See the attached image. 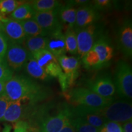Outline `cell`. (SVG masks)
I'll return each mask as SVG.
<instances>
[{
  "label": "cell",
  "instance_id": "obj_16",
  "mask_svg": "<svg viewBox=\"0 0 132 132\" xmlns=\"http://www.w3.org/2000/svg\"><path fill=\"white\" fill-rule=\"evenodd\" d=\"M48 42L46 49L52 53L57 59L65 54V44L64 34L62 29L51 33L47 36Z\"/></svg>",
  "mask_w": 132,
  "mask_h": 132
},
{
  "label": "cell",
  "instance_id": "obj_14",
  "mask_svg": "<svg viewBox=\"0 0 132 132\" xmlns=\"http://www.w3.org/2000/svg\"><path fill=\"white\" fill-rule=\"evenodd\" d=\"M118 46L125 56H132V25L130 20H125L118 32Z\"/></svg>",
  "mask_w": 132,
  "mask_h": 132
},
{
  "label": "cell",
  "instance_id": "obj_26",
  "mask_svg": "<svg viewBox=\"0 0 132 132\" xmlns=\"http://www.w3.org/2000/svg\"><path fill=\"white\" fill-rule=\"evenodd\" d=\"M78 72L66 74L62 72L57 77L62 91L65 93V92L72 89V87L75 85V81L78 78Z\"/></svg>",
  "mask_w": 132,
  "mask_h": 132
},
{
  "label": "cell",
  "instance_id": "obj_18",
  "mask_svg": "<svg viewBox=\"0 0 132 132\" xmlns=\"http://www.w3.org/2000/svg\"><path fill=\"white\" fill-rule=\"evenodd\" d=\"M24 72L29 77L44 81H48L52 78L46 73L44 69L38 65L35 59L30 57L24 66Z\"/></svg>",
  "mask_w": 132,
  "mask_h": 132
},
{
  "label": "cell",
  "instance_id": "obj_25",
  "mask_svg": "<svg viewBox=\"0 0 132 132\" xmlns=\"http://www.w3.org/2000/svg\"><path fill=\"white\" fill-rule=\"evenodd\" d=\"M65 51L72 54H78L77 34L74 29H69L64 33Z\"/></svg>",
  "mask_w": 132,
  "mask_h": 132
},
{
  "label": "cell",
  "instance_id": "obj_38",
  "mask_svg": "<svg viewBox=\"0 0 132 132\" xmlns=\"http://www.w3.org/2000/svg\"><path fill=\"white\" fill-rule=\"evenodd\" d=\"M5 83H6V82L0 81V95L3 94V93H4Z\"/></svg>",
  "mask_w": 132,
  "mask_h": 132
},
{
  "label": "cell",
  "instance_id": "obj_29",
  "mask_svg": "<svg viewBox=\"0 0 132 132\" xmlns=\"http://www.w3.org/2000/svg\"><path fill=\"white\" fill-rule=\"evenodd\" d=\"M7 39L0 31V63H5V56L8 47Z\"/></svg>",
  "mask_w": 132,
  "mask_h": 132
},
{
  "label": "cell",
  "instance_id": "obj_21",
  "mask_svg": "<svg viewBox=\"0 0 132 132\" xmlns=\"http://www.w3.org/2000/svg\"><path fill=\"white\" fill-rule=\"evenodd\" d=\"M34 14L35 11L31 7L30 3H24L9 15V19L19 21H25L32 19Z\"/></svg>",
  "mask_w": 132,
  "mask_h": 132
},
{
  "label": "cell",
  "instance_id": "obj_41",
  "mask_svg": "<svg viewBox=\"0 0 132 132\" xmlns=\"http://www.w3.org/2000/svg\"><path fill=\"white\" fill-rule=\"evenodd\" d=\"M5 18H6V17H4V16H2L1 14H0V20H1L3 19H5Z\"/></svg>",
  "mask_w": 132,
  "mask_h": 132
},
{
  "label": "cell",
  "instance_id": "obj_13",
  "mask_svg": "<svg viewBox=\"0 0 132 132\" xmlns=\"http://www.w3.org/2000/svg\"><path fill=\"white\" fill-rule=\"evenodd\" d=\"M100 13L91 4L80 6L77 9L74 30L95 24L100 19Z\"/></svg>",
  "mask_w": 132,
  "mask_h": 132
},
{
  "label": "cell",
  "instance_id": "obj_30",
  "mask_svg": "<svg viewBox=\"0 0 132 132\" xmlns=\"http://www.w3.org/2000/svg\"><path fill=\"white\" fill-rule=\"evenodd\" d=\"M14 75V72L6 63H0V81L6 82Z\"/></svg>",
  "mask_w": 132,
  "mask_h": 132
},
{
  "label": "cell",
  "instance_id": "obj_40",
  "mask_svg": "<svg viewBox=\"0 0 132 132\" xmlns=\"http://www.w3.org/2000/svg\"><path fill=\"white\" fill-rule=\"evenodd\" d=\"M98 132H108V131L106 130V128H105V127H103L102 128V129H100V130H99Z\"/></svg>",
  "mask_w": 132,
  "mask_h": 132
},
{
  "label": "cell",
  "instance_id": "obj_36",
  "mask_svg": "<svg viewBox=\"0 0 132 132\" xmlns=\"http://www.w3.org/2000/svg\"><path fill=\"white\" fill-rule=\"evenodd\" d=\"M59 132H76L70 120Z\"/></svg>",
  "mask_w": 132,
  "mask_h": 132
},
{
  "label": "cell",
  "instance_id": "obj_31",
  "mask_svg": "<svg viewBox=\"0 0 132 132\" xmlns=\"http://www.w3.org/2000/svg\"><path fill=\"white\" fill-rule=\"evenodd\" d=\"M10 102L11 101L6 94L3 93V94L0 95V122L2 121Z\"/></svg>",
  "mask_w": 132,
  "mask_h": 132
},
{
  "label": "cell",
  "instance_id": "obj_5",
  "mask_svg": "<svg viewBox=\"0 0 132 132\" xmlns=\"http://www.w3.org/2000/svg\"><path fill=\"white\" fill-rule=\"evenodd\" d=\"M116 90L120 98L131 102L132 98L131 67L123 60L117 63L114 74Z\"/></svg>",
  "mask_w": 132,
  "mask_h": 132
},
{
  "label": "cell",
  "instance_id": "obj_17",
  "mask_svg": "<svg viewBox=\"0 0 132 132\" xmlns=\"http://www.w3.org/2000/svg\"><path fill=\"white\" fill-rule=\"evenodd\" d=\"M77 8L70 3L61 6L57 9V17L62 29L65 31L69 29H74L76 23Z\"/></svg>",
  "mask_w": 132,
  "mask_h": 132
},
{
  "label": "cell",
  "instance_id": "obj_10",
  "mask_svg": "<svg viewBox=\"0 0 132 132\" xmlns=\"http://www.w3.org/2000/svg\"><path fill=\"white\" fill-rule=\"evenodd\" d=\"M31 56L52 78L57 77L62 72L56 57L47 49L39 51Z\"/></svg>",
  "mask_w": 132,
  "mask_h": 132
},
{
  "label": "cell",
  "instance_id": "obj_11",
  "mask_svg": "<svg viewBox=\"0 0 132 132\" xmlns=\"http://www.w3.org/2000/svg\"><path fill=\"white\" fill-rule=\"evenodd\" d=\"M0 31L4 34L9 42L21 44L26 38L20 22L9 18L0 20Z\"/></svg>",
  "mask_w": 132,
  "mask_h": 132
},
{
  "label": "cell",
  "instance_id": "obj_7",
  "mask_svg": "<svg viewBox=\"0 0 132 132\" xmlns=\"http://www.w3.org/2000/svg\"><path fill=\"white\" fill-rule=\"evenodd\" d=\"M77 34L78 54L82 58L92 48L94 44L102 35L97 24H93L82 28L75 29Z\"/></svg>",
  "mask_w": 132,
  "mask_h": 132
},
{
  "label": "cell",
  "instance_id": "obj_20",
  "mask_svg": "<svg viewBox=\"0 0 132 132\" xmlns=\"http://www.w3.org/2000/svg\"><path fill=\"white\" fill-rule=\"evenodd\" d=\"M57 59L64 73L70 74L78 72V69L80 67V61L78 57L67 56L64 54Z\"/></svg>",
  "mask_w": 132,
  "mask_h": 132
},
{
  "label": "cell",
  "instance_id": "obj_9",
  "mask_svg": "<svg viewBox=\"0 0 132 132\" xmlns=\"http://www.w3.org/2000/svg\"><path fill=\"white\" fill-rule=\"evenodd\" d=\"M86 87L104 98H113L116 92L111 75L105 73L87 81Z\"/></svg>",
  "mask_w": 132,
  "mask_h": 132
},
{
  "label": "cell",
  "instance_id": "obj_35",
  "mask_svg": "<svg viewBox=\"0 0 132 132\" xmlns=\"http://www.w3.org/2000/svg\"><path fill=\"white\" fill-rule=\"evenodd\" d=\"M123 132H132V120H128L123 123Z\"/></svg>",
  "mask_w": 132,
  "mask_h": 132
},
{
  "label": "cell",
  "instance_id": "obj_27",
  "mask_svg": "<svg viewBox=\"0 0 132 132\" xmlns=\"http://www.w3.org/2000/svg\"><path fill=\"white\" fill-rule=\"evenodd\" d=\"M24 3V1L18 0H0V14L6 17Z\"/></svg>",
  "mask_w": 132,
  "mask_h": 132
},
{
  "label": "cell",
  "instance_id": "obj_39",
  "mask_svg": "<svg viewBox=\"0 0 132 132\" xmlns=\"http://www.w3.org/2000/svg\"><path fill=\"white\" fill-rule=\"evenodd\" d=\"M11 128H12V127L11 125H6L2 132H11Z\"/></svg>",
  "mask_w": 132,
  "mask_h": 132
},
{
  "label": "cell",
  "instance_id": "obj_1",
  "mask_svg": "<svg viewBox=\"0 0 132 132\" xmlns=\"http://www.w3.org/2000/svg\"><path fill=\"white\" fill-rule=\"evenodd\" d=\"M4 93L11 102L28 99L36 104L52 96V91L48 87L24 75H13L6 81Z\"/></svg>",
  "mask_w": 132,
  "mask_h": 132
},
{
  "label": "cell",
  "instance_id": "obj_34",
  "mask_svg": "<svg viewBox=\"0 0 132 132\" xmlns=\"http://www.w3.org/2000/svg\"><path fill=\"white\" fill-rule=\"evenodd\" d=\"M14 132H31L28 123L24 120L14 123Z\"/></svg>",
  "mask_w": 132,
  "mask_h": 132
},
{
  "label": "cell",
  "instance_id": "obj_33",
  "mask_svg": "<svg viewBox=\"0 0 132 132\" xmlns=\"http://www.w3.org/2000/svg\"><path fill=\"white\" fill-rule=\"evenodd\" d=\"M103 127L106 128L108 132H123L122 126L120 123L112 121H106Z\"/></svg>",
  "mask_w": 132,
  "mask_h": 132
},
{
  "label": "cell",
  "instance_id": "obj_8",
  "mask_svg": "<svg viewBox=\"0 0 132 132\" xmlns=\"http://www.w3.org/2000/svg\"><path fill=\"white\" fill-rule=\"evenodd\" d=\"M31 55L20 44L9 42L5 56V63L14 72H19L24 67Z\"/></svg>",
  "mask_w": 132,
  "mask_h": 132
},
{
  "label": "cell",
  "instance_id": "obj_19",
  "mask_svg": "<svg viewBox=\"0 0 132 132\" xmlns=\"http://www.w3.org/2000/svg\"><path fill=\"white\" fill-rule=\"evenodd\" d=\"M48 38L47 36L26 37L21 45L29 53L31 56L39 51L47 48Z\"/></svg>",
  "mask_w": 132,
  "mask_h": 132
},
{
  "label": "cell",
  "instance_id": "obj_12",
  "mask_svg": "<svg viewBox=\"0 0 132 132\" xmlns=\"http://www.w3.org/2000/svg\"><path fill=\"white\" fill-rule=\"evenodd\" d=\"M33 19L42 28L47 36L54 31L62 29L57 17V9L47 12H35Z\"/></svg>",
  "mask_w": 132,
  "mask_h": 132
},
{
  "label": "cell",
  "instance_id": "obj_24",
  "mask_svg": "<svg viewBox=\"0 0 132 132\" xmlns=\"http://www.w3.org/2000/svg\"><path fill=\"white\" fill-rule=\"evenodd\" d=\"M81 59L85 67L89 70H96L103 67L98 56L93 50H90Z\"/></svg>",
  "mask_w": 132,
  "mask_h": 132
},
{
  "label": "cell",
  "instance_id": "obj_22",
  "mask_svg": "<svg viewBox=\"0 0 132 132\" xmlns=\"http://www.w3.org/2000/svg\"><path fill=\"white\" fill-rule=\"evenodd\" d=\"M20 22L22 26L26 37L47 36L42 28L33 19Z\"/></svg>",
  "mask_w": 132,
  "mask_h": 132
},
{
  "label": "cell",
  "instance_id": "obj_32",
  "mask_svg": "<svg viewBox=\"0 0 132 132\" xmlns=\"http://www.w3.org/2000/svg\"><path fill=\"white\" fill-rule=\"evenodd\" d=\"M92 6L98 12L106 11L111 7V2L110 0H96L92 1Z\"/></svg>",
  "mask_w": 132,
  "mask_h": 132
},
{
  "label": "cell",
  "instance_id": "obj_3",
  "mask_svg": "<svg viewBox=\"0 0 132 132\" xmlns=\"http://www.w3.org/2000/svg\"><path fill=\"white\" fill-rule=\"evenodd\" d=\"M72 118L71 107L67 104L61 105L55 114L50 115V111L40 120L36 132H59Z\"/></svg>",
  "mask_w": 132,
  "mask_h": 132
},
{
  "label": "cell",
  "instance_id": "obj_28",
  "mask_svg": "<svg viewBox=\"0 0 132 132\" xmlns=\"http://www.w3.org/2000/svg\"><path fill=\"white\" fill-rule=\"evenodd\" d=\"M71 122L76 132H98L99 130L84 121L80 118H72Z\"/></svg>",
  "mask_w": 132,
  "mask_h": 132
},
{
  "label": "cell",
  "instance_id": "obj_15",
  "mask_svg": "<svg viewBox=\"0 0 132 132\" xmlns=\"http://www.w3.org/2000/svg\"><path fill=\"white\" fill-rule=\"evenodd\" d=\"M91 50L96 52L103 67H105L113 57V47L108 38L102 34L94 44Z\"/></svg>",
  "mask_w": 132,
  "mask_h": 132
},
{
  "label": "cell",
  "instance_id": "obj_23",
  "mask_svg": "<svg viewBox=\"0 0 132 132\" xmlns=\"http://www.w3.org/2000/svg\"><path fill=\"white\" fill-rule=\"evenodd\" d=\"M31 5L35 12H39L58 9L62 4L60 1L56 0H35L32 1Z\"/></svg>",
  "mask_w": 132,
  "mask_h": 132
},
{
  "label": "cell",
  "instance_id": "obj_37",
  "mask_svg": "<svg viewBox=\"0 0 132 132\" xmlns=\"http://www.w3.org/2000/svg\"><path fill=\"white\" fill-rule=\"evenodd\" d=\"M70 3H71L72 5H73L74 6L75 5H81V6H82V5H85L86 4H87L89 3V1H85V0H75V1H69Z\"/></svg>",
  "mask_w": 132,
  "mask_h": 132
},
{
  "label": "cell",
  "instance_id": "obj_4",
  "mask_svg": "<svg viewBox=\"0 0 132 132\" xmlns=\"http://www.w3.org/2000/svg\"><path fill=\"white\" fill-rule=\"evenodd\" d=\"M94 113L100 115L107 121L124 123L132 120L131 102L121 100L114 101L106 107L92 109Z\"/></svg>",
  "mask_w": 132,
  "mask_h": 132
},
{
  "label": "cell",
  "instance_id": "obj_6",
  "mask_svg": "<svg viewBox=\"0 0 132 132\" xmlns=\"http://www.w3.org/2000/svg\"><path fill=\"white\" fill-rule=\"evenodd\" d=\"M36 105L28 99L10 102L2 121L12 123L21 120L26 121Z\"/></svg>",
  "mask_w": 132,
  "mask_h": 132
},
{
  "label": "cell",
  "instance_id": "obj_2",
  "mask_svg": "<svg viewBox=\"0 0 132 132\" xmlns=\"http://www.w3.org/2000/svg\"><path fill=\"white\" fill-rule=\"evenodd\" d=\"M65 98L75 106L92 109L106 107L114 101V98H104L86 87H77L65 92Z\"/></svg>",
  "mask_w": 132,
  "mask_h": 132
}]
</instances>
